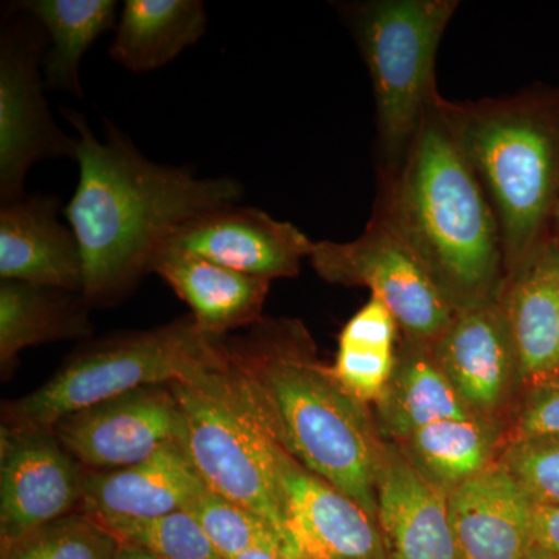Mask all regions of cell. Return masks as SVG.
Wrapping results in <instances>:
<instances>
[{
    "label": "cell",
    "mask_w": 559,
    "mask_h": 559,
    "mask_svg": "<svg viewBox=\"0 0 559 559\" xmlns=\"http://www.w3.org/2000/svg\"><path fill=\"white\" fill-rule=\"evenodd\" d=\"M378 524L389 559H460L448 498L385 441L378 477Z\"/></svg>",
    "instance_id": "19"
},
{
    "label": "cell",
    "mask_w": 559,
    "mask_h": 559,
    "mask_svg": "<svg viewBox=\"0 0 559 559\" xmlns=\"http://www.w3.org/2000/svg\"><path fill=\"white\" fill-rule=\"evenodd\" d=\"M499 307L516 349L522 385L559 377V240L547 235L507 274Z\"/></svg>",
    "instance_id": "17"
},
{
    "label": "cell",
    "mask_w": 559,
    "mask_h": 559,
    "mask_svg": "<svg viewBox=\"0 0 559 559\" xmlns=\"http://www.w3.org/2000/svg\"><path fill=\"white\" fill-rule=\"evenodd\" d=\"M437 92L399 167L382 170L371 218L425 264L455 311L499 299L506 257L498 221Z\"/></svg>",
    "instance_id": "3"
},
{
    "label": "cell",
    "mask_w": 559,
    "mask_h": 559,
    "mask_svg": "<svg viewBox=\"0 0 559 559\" xmlns=\"http://www.w3.org/2000/svg\"><path fill=\"white\" fill-rule=\"evenodd\" d=\"M55 194H25L0 207V280L81 294L80 242L60 219Z\"/></svg>",
    "instance_id": "18"
},
{
    "label": "cell",
    "mask_w": 559,
    "mask_h": 559,
    "mask_svg": "<svg viewBox=\"0 0 559 559\" xmlns=\"http://www.w3.org/2000/svg\"><path fill=\"white\" fill-rule=\"evenodd\" d=\"M223 337L193 316L124 331L79 349L46 384L3 407L2 428L50 430L60 419L146 385L189 380L223 360Z\"/></svg>",
    "instance_id": "5"
},
{
    "label": "cell",
    "mask_w": 559,
    "mask_h": 559,
    "mask_svg": "<svg viewBox=\"0 0 559 559\" xmlns=\"http://www.w3.org/2000/svg\"><path fill=\"white\" fill-rule=\"evenodd\" d=\"M0 546L80 510L87 469L51 430L0 437Z\"/></svg>",
    "instance_id": "11"
},
{
    "label": "cell",
    "mask_w": 559,
    "mask_h": 559,
    "mask_svg": "<svg viewBox=\"0 0 559 559\" xmlns=\"http://www.w3.org/2000/svg\"><path fill=\"white\" fill-rule=\"evenodd\" d=\"M441 108L498 221L510 274L549 235L559 198V114L530 95L441 98Z\"/></svg>",
    "instance_id": "4"
},
{
    "label": "cell",
    "mask_w": 559,
    "mask_h": 559,
    "mask_svg": "<svg viewBox=\"0 0 559 559\" xmlns=\"http://www.w3.org/2000/svg\"><path fill=\"white\" fill-rule=\"evenodd\" d=\"M235 559H300L293 551L249 550Z\"/></svg>",
    "instance_id": "33"
},
{
    "label": "cell",
    "mask_w": 559,
    "mask_h": 559,
    "mask_svg": "<svg viewBox=\"0 0 559 559\" xmlns=\"http://www.w3.org/2000/svg\"><path fill=\"white\" fill-rule=\"evenodd\" d=\"M447 498L460 559L530 557L535 506L500 460Z\"/></svg>",
    "instance_id": "16"
},
{
    "label": "cell",
    "mask_w": 559,
    "mask_h": 559,
    "mask_svg": "<svg viewBox=\"0 0 559 559\" xmlns=\"http://www.w3.org/2000/svg\"><path fill=\"white\" fill-rule=\"evenodd\" d=\"M51 432L87 471L135 465L186 444V421L170 384L146 385L60 419Z\"/></svg>",
    "instance_id": "10"
},
{
    "label": "cell",
    "mask_w": 559,
    "mask_h": 559,
    "mask_svg": "<svg viewBox=\"0 0 559 559\" xmlns=\"http://www.w3.org/2000/svg\"><path fill=\"white\" fill-rule=\"evenodd\" d=\"M527 559H551V558L544 557V555L536 554V551L532 550V554H530V557Z\"/></svg>",
    "instance_id": "36"
},
{
    "label": "cell",
    "mask_w": 559,
    "mask_h": 559,
    "mask_svg": "<svg viewBox=\"0 0 559 559\" xmlns=\"http://www.w3.org/2000/svg\"><path fill=\"white\" fill-rule=\"evenodd\" d=\"M86 300L79 293L3 280L0 282V369L3 378L25 348L92 333Z\"/></svg>",
    "instance_id": "23"
},
{
    "label": "cell",
    "mask_w": 559,
    "mask_h": 559,
    "mask_svg": "<svg viewBox=\"0 0 559 559\" xmlns=\"http://www.w3.org/2000/svg\"><path fill=\"white\" fill-rule=\"evenodd\" d=\"M371 411L382 439L389 443H400L433 423L477 417L437 366L430 345L404 337L396 347L388 388Z\"/></svg>",
    "instance_id": "21"
},
{
    "label": "cell",
    "mask_w": 559,
    "mask_h": 559,
    "mask_svg": "<svg viewBox=\"0 0 559 559\" xmlns=\"http://www.w3.org/2000/svg\"><path fill=\"white\" fill-rule=\"evenodd\" d=\"M559 437V377L522 389L506 428V450L524 441Z\"/></svg>",
    "instance_id": "31"
},
{
    "label": "cell",
    "mask_w": 559,
    "mask_h": 559,
    "mask_svg": "<svg viewBox=\"0 0 559 559\" xmlns=\"http://www.w3.org/2000/svg\"><path fill=\"white\" fill-rule=\"evenodd\" d=\"M120 549L108 530L75 511L0 546V559H119Z\"/></svg>",
    "instance_id": "27"
},
{
    "label": "cell",
    "mask_w": 559,
    "mask_h": 559,
    "mask_svg": "<svg viewBox=\"0 0 559 559\" xmlns=\"http://www.w3.org/2000/svg\"><path fill=\"white\" fill-rule=\"evenodd\" d=\"M396 347L340 337V349L331 370L349 395L371 407L388 388L395 367Z\"/></svg>",
    "instance_id": "29"
},
{
    "label": "cell",
    "mask_w": 559,
    "mask_h": 559,
    "mask_svg": "<svg viewBox=\"0 0 559 559\" xmlns=\"http://www.w3.org/2000/svg\"><path fill=\"white\" fill-rule=\"evenodd\" d=\"M14 13H25L39 22L50 40L43 58L44 86L84 97L80 68L86 51L117 27L116 0H24L9 7Z\"/></svg>",
    "instance_id": "25"
},
{
    "label": "cell",
    "mask_w": 559,
    "mask_h": 559,
    "mask_svg": "<svg viewBox=\"0 0 559 559\" xmlns=\"http://www.w3.org/2000/svg\"><path fill=\"white\" fill-rule=\"evenodd\" d=\"M151 272L189 305L198 329L209 336L224 337L263 319L270 280L241 274L171 246L157 253Z\"/></svg>",
    "instance_id": "20"
},
{
    "label": "cell",
    "mask_w": 559,
    "mask_h": 559,
    "mask_svg": "<svg viewBox=\"0 0 559 559\" xmlns=\"http://www.w3.org/2000/svg\"><path fill=\"white\" fill-rule=\"evenodd\" d=\"M61 112L79 142L80 178L64 216L80 242L81 296L90 307L123 299L176 231L245 197L240 180L201 178L189 167L157 164L108 120L100 139L83 114Z\"/></svg>",
    "instance_id": "1"
},
{
    "label": "cell",
    "mask_w": 559,
    "mask_h": 559,
    "mask_svg": "<svg viewBox=\"0 0 559 559\" xmlns=\"http://www.w3.org/2000/svg\"><path fill=\"white\" fill-rule=\"evenodd\" d=\"M119 559H159V558L154 557V555L148 554V551L138 549V547L123 546V544H121Z\"/></svg>",
    "instance_id": "34"
},
{
    "label": "cell",
    "mask_w": 559,
    "mask_h": 559,
    "mask_svg": "<svg viewBox=\"0 0 559 559\" xmlns=\"http://www.w3.org/2000/svg\"><path fill=\"white\" fill-rule=\"evenodd\" d=\"M500 463L533 506L559 507V437L513 444L502 452Z\"/></svg>",
    "instance_id": "30"
},
{
    "label": "cell",
    "mask_w": 559,
    "mask_h": 559,
    "mask_svg": "<svg viewBox=\"0 0 559 559\" xmlns=\"http://www.w3.org/2000/svg\"><path fill=\"white\" fill-rule=\"evenodd\" d=\"M314 242L294 224L234 204L210 210L173 235L167 246L264 280L296 277Z\"/></svg>",
    "instance_id": "14"
},
{
    "label": "cell",
    "mask_w": 559,
    "mask_h": 559,
    "mask_svg": "<svg viewBox=\"0 0 559 559\" xmlns=\"http://www.w3.org/2000/svg\"><path fill=\"white\" fill-rule=\"evenodd\" d=\"M224 371L261 429L286 454L378 521L385 440L373 411L342 388L297 319H261L223 337Z\"/></svg>",
    "instance_id": "2"
},
{
    "label": "cell",
    "mask_w": 559,
    "mask_h": 559,
    "mask_svg": "<svg viewBox=\"0 0 559 559\" xmlns=\"http://www.w3.org/2000/svg\"><path fill=\"white\" fill-rule=\"evenodd\" d=\"M186 511L200 522L205 535L224 559H235L249 550L296 554L277 530L266 521L261 520L252 511L221 498L209 488L201 491Z\"/></svg>",
    "instance_id": "26"
},
{
    "label": "cell",
    "mask_w": 559,
    "mask_h": 559,
    "mask_svg": "<svg viewBox=\"0 0 559 559\" xmlns=\"http://www.w3.org/2000/svg\"><path fill=\"white\" fill-rule=\"evenodd\" d=\"M14 13V11H13ZM7 24V22H5ZM46 32L28 14L0 33V204L25 197V178L39 162H76V138L58 127L44 95Z\"/></svg>",
    "instance_id": "9"
},
{
    "label": "cell",
    "mask_w": 559,
    "mask_h": 559,
    "mask_svg": "<svg viewBox=\"0 0 559 559\" xmlns=\"http://www.w3.org/2000/svg\"><path fill=\"white\" fill-rule=\"evenodd\" d=\"M310 261L325 282L369 288L395 316L404 340L432 344L454 318L425 264L380 221L371 218L356 240L314 242Z\"/></svg>",
    "instance_id": "8"
},
{
    "label": "cell",
    "mask_w": 559,
    "mask_h": 559,
    "mask_svg": "<svg viewBox=\"0 0 559 559\" xmlns=\"http://www.w3.org/2000/svg\"><path fill=\"white\" fill-rule=\"evenodd\" d=\"M205 488L186 444H173L135 465L87 471L79 511L100 525L156 520L186 510Z\"/></svg>",
    "instance_id": "15"
},
{
    "label": "cell",
    "mask_w": 559,
    "mask_h": 559,
    "mask_svg": "<svg viewBox=\"0 0 559 559\" xmlns=\"http://www.w3.org/2000/svg\"><path fill=\"white\" fill-rule=\"evenodd\" d=\"M123 546L138 547L159 559H224L200 522L186 510L150 521L102 525Z\"/></svg>",
    "instance_id": "28"
},
{
    "label": "cell",
    "mask_w": 559,
    "mask_h": 559,
    "mask_svg": "<svg viewBox=\"0 0 559 559\" xmlns=\"http://www.w3.org/2000/svg\"><path fill=\"white\" fill-rule=\"evenodd\" d=\"M457 0H370L344 5L373 84L382 170L399 167L436 86L440 40Z\"/></svg>",
    "instance_id": "6"
},
{
    "label": "cell",
    "mask_w": 559,
    "mask_h": 559,
    "mask_svg": "<svg viewBox=\"0 0 559 559\" xmlns=\"http://www.w3.org/2000/svg\"><path fill=\"white\" fill-rule=\"evenodd\" d=\"M393 444L419 476L448 496L499 462L506 451V428L477 417L448 419L415 430Z\"/></svg>",
    "instance_id": "24"
},
{
    "label": "cell",
    "mask_w": 559,
    "mask_h": 559,
    "mask_svg": "<svg viewBox=\"0 0 559 559\" xmlns=\"http://www.w3.org/2000/svg\"><path fill=\"white\" fill-rule=\"evenodd\" d=\"M170 388L186 421L187 454L205 487L252 511L290 546L275 462L277 443L238 399L224 371V355L218 366L171 382Z\"/></svg>",
    "instance_id": "7"
},
{
    "label": "cell",
    "mask_w": 559,
    "mask_h": 559,
    "mask_svg": "<svg viewBox=\"0 0 559 559\" xmlns=\"http://www.w3.org/2000/svg\"><path fill=\"white\" fill-rule=\"evenodd\" d=\"M201 0H127L121 9L110 58L134 73L170 64L207 32Z\"/></svg>",
    "instance_id": "22"
},
{
    "label": "cell",
    "mask_w": 559,
    "mask_h": 559,
    "mask_svg": "<svg viewBox=\"0 0 559 559\" xmlns=\"http://www.w3.org/2000/svg\"><path fill=\"white\" fill-rule=\"evenodd\" d=\"M533 551L559 559V507H533Z\"/></svg>",
    "instance_id": "32"
},
{
    "label": "cell",
    "mask_w": 559,
    "mask_h": 559,
    "mask_svg": "<svg viewBox=\"0 0 559 559\" xmlns=\"http://www.w3.org/2000/svg\"><path fill=\"white\" fill-rule=\"evenodd\" d=\"M554 219L557 221V229H558L557 237H558V240H559V198H558L557 210H555Z\"/></svg>",
    "instance_id": "35"
},
{
    "label": "cell",
    "mask_w": 559,
    "mask_h": 559,
    "mask_svg": "<svg viewBox=\"0 0 559 559\" xmlns=\"http://www.w3.org/2000/svg\"><path fill=\"white\" fill-rule=\"evenodd\" d=\"M429 345L437 366L469 411L507 428L524 385L499 301L455 311L450 325Z\"/></svg>",
    "instance_id": "12"
},
{
    "label": "cell",
    "mask_w": 559,
    "mask_h": 559,
    "mask_svg": "<svg viewBox=\"0 0 559 559\" xmlns=\"http://www.w3.org/2000/svg\"><path fill=\"white\" fill-rule=\"evenodd\" d=\"M286 532L301 559H389L380 524L355 500L275 447Z\"/></svg>",
    "instance_id": "13"
}]
</instances>
